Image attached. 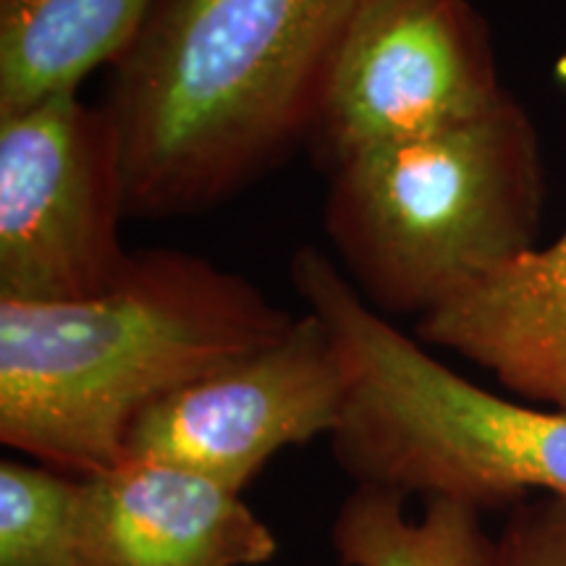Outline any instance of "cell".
I'll return each mask as SVG.
<instances>
[{"instance_id":"obj_1","label":"cell","mask_w":566,"mask_h":566,"mask_svg":"<svg viewBox=\"0 0 566 566\" xmlns=\"http://www.w3.org/2000/svg\"><path fill=\"white\" fill-rule=\"evenodd\" d=\"M373 0H155L111 69L129 218L223 205L307 145L325 84Z\"/></svg>"},{"instance_id":"obj_2","label":"cell","mask_w":566,"mask_h":566,"mask_svg":"<svg viewBox=\"0 0 566 566\" xmlns=\"http://www.w3.org/2000/svg\"><path fill=\"white\" fill-rule=\"evenodd\" d=\"M294 321L244 275L168 247L132 250L87 300H0V441L63 475H101L147 409Z\"/></svg>"},{"instance_id":"obj_3","label":"cell","mask_w":566,"mask_h":566,"mask_svg":"<svg viewBox=\"0 0 566 566\" xmlns=\"http://www.w3.org/2000/svg\"><path fill=\"white\" fill-rule=\"evenodd\" d=\"M304 307L334 331L349 394L331 449L354 485L478 512L566 499V412L491 394L446 367L359 296L321 247L292 258Z\"/></svg>"},{"instance_id":"obj_4","label":"cell","mask_w":566,"mask_h":566,"mask_svg":"<svg viewBox=\"0 0 566 566\" xmlns=\"http://www.w3.org/2000/svg\"><path fill=\"white\" fill-rule=\"evenodd\" d=\"M543 205L537 126L509 92L475 122L375 147L328 174L323 229L375 313L422 321L535 250Z\"/></svg>"},{"instance_id":"obj_5","label":"cell","mask_w":566,"mask_h":566,"mask_svg":"<svg viewBox=\"0 0 566 566\" xmlns=\"http://www.w3.org/2000/svg\"><path fill=\"white\" fill-rule=\"evenodd\" d=\"M122 137L103 105L61 92L0 118V300L74 302L129 265Z\"/></svg>"},{"instance_id":"obj_6","label":"cell","mask_w":566,"mask_h":566,"mask_svg":"<svg viewBox=\"0 0 566 566\" xmlns=\"http://www.w3.org/2000/svg\"><path fill=\"white\" fill-rule=\"evenodd\" d=\"M509 90L472 0H373L352 27L307 137L334 174L375 147L475 122Z\"/></svg>"},{"instance_id":"obj_7","label":"cell","mask_w":566,"mask_h":566,"mask_svg":"<svg viewBox=\"0 0 566 566\" xmlns=\"http://www.w3.org/2000/svg\"><path fill=\"white\" fill-rule=\"evenodd\" d=\"M346 394L342 346L307 310L279 342L147 409L134 422L126 457L166 459L244 493L281 449L331 438Z\"/></svg>"},{"instance_id":"obj_8","label":"cell","mask_w":566,"mask_h":566,"mask_svg":"<svg viewBox=\"0 0 566 566\" xmlns=\"http://www.w3.org/2000/svg\"><path fill=\"white\" fill-rule=\"evenodd\" d=\"M74 516L87 566H260L279 551L242 493L166 459L80 478Z\"/></svg>"},{"instance_id":"obj_9","label":"cell","mask_w":566,"mask_h":566,"mask_svg":"<svg viewBox=\"0 0 566 566\" xmlns=\"http://www.w3.org/2000/svg\"><path fill=\"white\" fill-rule=\"evenodd\" d=\"M417 338L485 367L527 405L566 412V229L417 321Z\"/></svg>"},{"instance_id":"obj_10","label":"cell","mask_w":566,"mask_h":566,"mask_svg":"<svg viewBox=\"0 0 566 566\" xmlns=\"http://www.w3.org/2000/svg\"><path fill=\"white\" fill-rule=\"evenodd\" d=\"M155 0H0V118L113 69Z\"/></svg>"},{"instance_id":"obj_11","label":"cell","mask_w":566,"mask_h":566,"mask_svg":"<svg viewBox=\"0 0 566 566\" xmlns=\"http://www.w3.org/2000/svg\"><path fill=\"white\" fill-rule=\"evenodd\" d=\"M331 541L344 566H485L493 537L483 512L459 501L428 499L420 516H409L407 495L354 485Z\"/></svg>"},{"instance_id":"obj_12","label":"cell","mask_w":566,"mask_h":566,"mask_svg":"<svg viewBox=\"0 0 566 566\" xmlns=\"http://www.w3.org/2000/svg\"><path fill=\"white\" fill-rule=\"evenodd\" d=\"M80 478L21 459L0 462V566H87L76 535Z\"/></svg>"},{"instance_id":"obj_13","label":"cell","mask_w":566,"mask_h":566,"mask_svg":"<svg viewBox=\"0 0 566 566\" xmlns=\"http://www.w3.org/2000/svg\"><path fill=\"white\" fill-rule=\"evenodd\" d=\"M485 566H566V499L530 495L509 509Z\"/></svg>"}]
</instances>
